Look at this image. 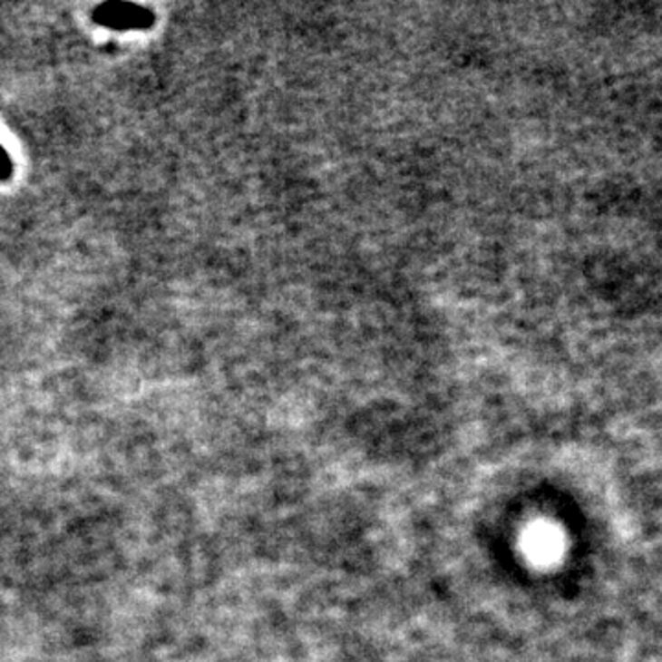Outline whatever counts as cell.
Wrapping results in <instances>:
<instances>
[{"instance_id":"obj_1","label":"cell","mask_w":662,"mask_h":662,"mask_svg":"<svg viewBox=\"0 0 662 662\" xmlns=\"http://www.w3.org/2000/svg\"><path fill=\"white\" fill-rule=\"evenodd\" d=\"M92 17L98 24L114 30H144L155 23V15L151 12L123 3L102 5L100 8H96Z\"/></svg>"},{"instance_id":"obj_2","label":"cell","mask_w":662,"mask_h":662,"mask_svg":"<svg viewBox=\"0 0 662 662\" xmlns=\"http://www.w3.org/2000/svg\"><path fill=\"white\" fill-rule=\"evenodd\" d=\"M14 171V164L10 155L6 153V150L0 146V180H6Z\"/></svg>"}]
</instances>
